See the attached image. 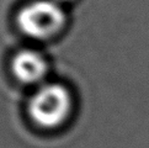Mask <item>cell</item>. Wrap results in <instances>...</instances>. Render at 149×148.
Listing matches in <instances>:
<instances>
[{
    "label": "cell",
    "mask_w": 149,
    "mask_h": 148,
    "mask_svg": "<svg viewBox=\"0 0 149 148\" xmlns=\"http://www.w3.org/2000/svg\"><path fill=\"white\" fill-rule=\"evenodd\" d=\"M70 110V95L59 84H46L30 100L29 111L36 124L54 127L67 119Z\"/></svg>",
    "instance_id": "obj_2"
},
{
    "label": "cell",
    "mask_w": 149,
    "mask_h": 148,
    "mask_svg": "<svg viewBox=\"0 0 149 148\" xmlns=\"http://www.w3.org/2000/svg\"><path fill=\"white\" fill-rule=\"evenodd\" d=\"M64 20V13L57 1L36 0L21 10L17 22L27 36L43 40L57 34Z\"/></svg>",
    "instance_id": "obj_1"
},
{
    "label": "cell",
    "mask_w": 149,
    "mask_h": 148,
    "mask_svg": "<svg viewBox=\"0 0 149 148\" xmlns=\"http://www.w3.org/2000/svg\"><path fill=\"white\" fill-rule=\"evenodd\" d=\"M13 71L19 80L27 84L41 82L47 72V63L41 53L31 50H24L15 56Z\"/></svg>",
    "instance_id": "obj_3"
},
{
    "label": "cell",
    "mask_w": 149,
    "mask_h": 148,
    "mask_svg": "<svg viewBox=\"0 0 149 148\" xmlns=\"http://www.w3.org/2000/svg\"><path fill=\"white\" fill-rule=\"evenodd\" d=\"M54 1H57L58 4H59V3H63V1H68V0H54Z\"/></svg>",
    "instance_id": "obj_4"
}]
</instances>
